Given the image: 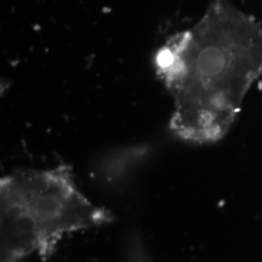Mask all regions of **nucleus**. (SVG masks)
Listing matches in <instances>:
<instances>
[{
	"label": "nucleus",
	"instance_id": "f257e3e1",
	"mask_svg": "<svg viewBox=\"0 0 262 262\" xmlns=\"http://www.w3.org/2000/svg\"><path fill=\"white\" fill-rule=\"evenodd\" d=\"M153 64L173 100V135L220 141L262 75V24L229 0H211L195 25L158 49Z\"/></svg>",
	"mask_w": 262,
	"mask_h": 262
},
{
	"label": "nucleus",
	"instance_id": "f03ea898",
	"mask_svg": "<svg viewBox=\"0 0 262 262\" xmlns=\"http://www.w3.org/2000/svg\"><path fill=\"white\" fill-rule=\"evenodd\" d=\"M112 215L79 192L66 164L17 170L0 181V262L47 258L66 234L110 224Z\"/></svg>",
	"mask_w": 262,
	"mask_h": 262
}]
</instances>
